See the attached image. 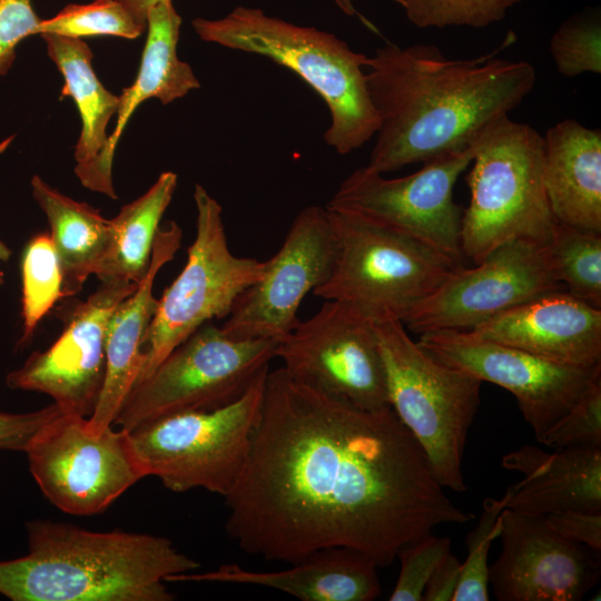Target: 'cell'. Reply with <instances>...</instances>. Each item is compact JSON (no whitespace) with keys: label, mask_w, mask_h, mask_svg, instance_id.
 <instances>
[{"label":"cell","mask_w":601,"mask_h":601,"mask_svg":"<svg viewBox=\"0 0 601 601\" xmlns=\"http://www.w3.org/2000/svg\"><path fill=\"white\" fill-rule=\"evenodd\" d=\"M30 185L50 227L62 274V297L73 296L108 255L115 238L111 220L90 205L61 194L39 176H33Z\"/></svg>","instance_id":"d4e9b609"},{"label":"cell","mask_w":601,"mask_h":601,"mask_svg":"<svg viewBox=\"0 0 601 601\" xmlns=\"http://www.w3.org/2000/svg\"><path fill=\"white\" fill-rule=\"evenodd\" d=\"M334 3L347 16H355L357 13L352 0H333ZM394 2L403 6L405 0H393Z\"/></svg>","instance_id":"60d3db41"},{"label":"cell","mask_w":601,"mask_h":601,"mask_svg":"<svg viewBox=\"0 0 601 601\" xmlns=\"http://www.w3.org/2000/svg\"><path fill=\"white\" fill-rule=\"evenodd\" d=\"M461 561L450 552L430 577L422 601H452L457 587Z\"/></svg>","instance_id":"f35d334b"},{"label":"cell","mask_w":601,"mask_h":601,"mask_svg":"<svg viewBox=\"0 0 601 601\" xmlns=\"http://www.w3.org/2000/svg\"><path fill=\"white\" fill-rule=\"evenodd\" d=\"M173 171L159 175L139 198L121 207L111 220L114 243L95 275L100 282L139 283L145 276L160 220L177 187Z\"/></svg>","instance_id":"4316f807"},{"label":"cell","mask_w":601,"mask_h":601,"mask_svg":"<svg viewBox=\"0 0 601 601\" xmlns=\"http://www.w3.org/2000/svg\"><path fill=\"white\" fill-rule=\"evenodd\" d=\"M194 200L196 236L183 270L157 300L142 339L135 385L200 326L214 318H226L238 296L260 279L266 268V260L231 253L223 208L199 184L195 185Z\"/></svg>","instance_id":"9c48e42d"},{"label":"cell","mask_w":601,"mask_h":601,"mask_svg":"<svg viewBox=\"0 0 601 601\" xmlns=\"http://www.w3.org/2000/svg\"><path fill=\"white\" fill-rule=\"evenodd\" d=\"M375 322L347 303L325 300L278 342L275 357L296 382L366 411L392 408Z\"/></svg>","instance_id":"7c38bea8"},{"label":"cell","mask_w":601,"mask_h":601,"mask_svg":"<svg viewBox=\"0 0 601 601\" xmlns=\"http://www.w3.org/2000/svg\"><path fill=\"white\" fill-rule=\"evenodd\" d=\"M20 344L28 343L45 315L62 297V274L49 233L31 237L21 258Z\"/></svg>","instance_id":"f1b7e54d"},{"label":"cell","mask_w":601,"mask_h":601,"mask_svg":"<svg viewBox=\"0 0 601 601\" xmlns=\"http://www.w3.org/2000/svg\"><path fill=\"white\" fill-rule=\"evenodd\" d=\"M497 52L450 59L433 45L377 48L365 66L378 117L367 166L385 174L462 151L509 116L533 90L536 71Z\"/></svg>","instance_id":"7a4b0ae2"},{"label":"cell","mask_w":601,"mask_h":601,"mask_svg":"<svg viewBox=\"0 0 601 601\" xmlns=\"http://www.w3.org/2000/svg\"><path fill=\"white\" fill-rule=\"evenodd\" d=\"M502 465L524 474L512 485L506 509L539 515L601 511V446H566L546 453L524 445L505 454Z\"/></svg>","instance_id":"603a6c76"},{"label":"cell","mask_w":601,"mask_h":601,"mask_svg":"<svg viewBox=\"0 0 601 601\" xmlns=\"http://www.w3.org/2000/svg\"><path fill=\"white\" fill-rule=\"evenodd\" d=\"M391 407L423 449L439 484L464 492L463 457L482 381L437 361L403 323L375 322Z\"/></svg>","instance_id":"8992f818"},{"label":"cell","mask_w":601,"mask_h":601,"mask_svg":"<svg viewBox=\"0 0 601 601\" xmlns=\"http://www.w3.org/2000/svg\"><path fill=\"white\" fill-rule=\"evenodd\" d=\"M41 20L31 0H0V76L12 67L18 43L37 35Z\"/></svg>","instance_id":"d590c367"},{"label":"cell","mask_w":601,"mask_h":601,"mask_svg":"<svg viewBox=\"0 0 601 601\" xmlns=\"http://www.w3.org/2000/svg\"><path fill=\"white\" fill-rule=\"evenodd\" d=\"M472 146L422 164L407 176L386 178L367 165L339 185L326 207L356 213L410 235L462 264L463 210L453 199L460 175L471 165Z\"/></svg>","instance_id":"4fadbf2b"},{"label":"cell","mask_w":601,"mask_h":601,"mask_svg":"<svg viewBox=\"0 0 601 601\" xmlns=\"http://www.w3.org/2000/svg\"><path fill=\"white\" fill-rule=\"evenodd\" d=\"M522 0H405L407 19L418 28L486 27Z\"/></svg>","instance_id":"d6a6232c"},{"label":"cell","mask_w":601,"mask_h":601,"mask_svg":"<svg viewBox=\"0 0 601 601\" xmlns=\"http://www.w3.org/2000/svg\"><path fill=\"white\" fill-rule=\"evenodd\" d=\"M366 554L347 548L317 551L279 571H252L235 563L207 572H189L169 582H216L258 585L303 601H372L381 593L376 569Z\"/></svg>","instance_id":"7402d4cb"},{"label":"cell","mask_w":601,"mask_h":601,"mask_svg":"<svg viewBox=\"0 0 601 601\" xmlns=\"http://www.w3.org/2000/svg\"><path fill=\"white\" fill-rule=\"evenodd\" d=\"M138 283L101 282L85 302L63 317V331L46 351L33 352L8 373L12 390L49 395L63 414L89 417L99 401L106 375V333L117 305Z\"/></svg>","instance_id":"e0dca14e"},{"label":"cell","mask_w":601,"mask_h":601,"mask_svg":"<svg viewBox=\"0 0 601 601\" xmlns=\"http://www.w3.org/2000/svg\"><path fill=\"white\" fill-rule=\"evenodd\" d=\"M181 17L173 0L160 1L147 14V40L136 80L122 89L114 131L106 149L87 165H76L75 173L83 187L117 199L112 183V161L125 126L136 108L149 98L168 105L198 89L200 82L191 67L177 55Z\"/></svg>","instance_id":"ffe728a7"},{"label":"cell","mask_w":601,"mask_h":601,"mask_svg":"<svg viewBox=\"0 0 601 601\" xmlns=\"http://www.w3.org/2000/svg\"><path fill=\"white\" fill-rule=\"evenodd\" d=\"M337 255L313 294L374 321H403L460 265L425 243L353 211L325 207Z\"/></svg>","instance_id":"52a82bcc"},{"label":"cell","mask_w":601,"mask_h":601,"mask_svg":"<svg viewBox=\"0 0 601 601\" xmlns=\"http://www.w3.org/2000/svg\"><path fill=\"white\" fill-rule=\"evenodd\" d=\"M336 255L326 208H303L279 249L266 260L260 279L236 299L221 332L234 339H283L300 321L297 311L304 297L331 276Z\"/></svg>","instance_id":"9a60e30c"},{"label":"cell","mask_w":601,"mask_h":601,"mask_svg":"<svg viewBox=\"0 0 601 601\" xmlns=\"http://www.w3.org/2000/svg\"><path fill=\"white\" fill-rule=\"evenodd\" d=\"M60 413L55 403L28 413L0 411V450L26 452L37 432Z\"/></svg>","instance_id":"8d00e7d4"},{"label":"cell","mask_w":601,"mask_h":601,"mask_svg":"<svg viewBox=\"0 0 601 601\" xmlns=\"http://www.w3.org/2000/svg\"><path fill=\"white\" fill-rule=\"evenodd\" d=\"M225 504L240 550L287 563L347 548L387 566L435 526L474 519L445 494L393 408L363 410L282 367L268 371L250 452Z\"/></svg>","instance_id":"6da1fadb"},{"label":"cell","mask_w":601,"mask_h":601,"mask_svg":"<svg viewBox=\"0 0 601 601\" xmlns=\"http://www.w3.org/2000/svg\"><path fill=\"white\" fill-rule=\"evenodd\" d=\"M509 486L501 499L486 497L476 526L466 538L467 556L461 563L460 578L452 601H489V553L500 536L501 514L512 494Z\"/></svg>","instance_id":"4dcf8cb0"},{"label":"cell","mask_w":601,"mask_h":601,"mask_svg":"<svg viewBox=\"0 0 601 601\" xmlns=\"http://www.w3.org/2000/svg\"><path fill=\"white\" fill-rule=\"evenodd\" d=\"M191 24L204 41L263 56L302 78L331 112L324 140L339 155L375 136L378 117L367 88V56L335 35L245 6L219 19L197 18Z\"/></svg>","instance_id":"277c9868"},{"label":"cell","mask_w":601,"mask_h":601,"mask_svg":"<svg viewBox=\"0 0 601 601\" xmlns=\"http://www.w3.org/2000/svg\"><path fill=\"white\" fill-rule=\"evenodd\" d=\"M28 552L0 561L11 601H171L166 583L200 563L166 538L96 532L48 520L27 523Z\"/></svg>","instance_id":"3957f363"},{"label":"cell","mask_w":601,"mask_h":601,"mask_svg":"<svg viewBox=\"0 0 601 601\" xmlns=\"http://www.w3.org/2000/svg\"><path fill=\"white\" fill-rule=\"evenodd\" d=\"M544 250L565 290L601 309V233L558 223Z\"/></svg>","instance_id":"83f0119b"},{"label":"cell","mask_w":601,"mask_h":601,"mask_svg":"<svg viewBox=\"0 0 601 601\" xmlns=\"http://www.w3.org/2000/svg\"><path fill=\"white\" fill-rule=\"evenodd\" d=\"M543 180L558 223L601 233V131L564 119L543 136Z\"/></svg>","instance_id":"cb8c5ba5"},{"label":"cell","mask_w":601,"mask_h":601,"mask_svg":"<svg viewBox=\"0 0 601 601\" xmlns=\"http://www.w3.org/2000/svg\"><path fill=\"white\" fill-rule=\"evenodd\" d=\"M40 36L65 80L60 99L71 97L80 114L82 126L75 146V160L77 165H87L107 147V126L117 114L119 96L98 80L91 65L92 51L81 38L53 33Z\"/></svg>","instance_id":"484cf974"},{"label":"cell","mask_w":601,"mask_h":601,"mask_svg":"<svg viewBox=\"0 0 601 601\" xmlns=\"http://www.w3.org/2000/svg\"><path fill=\"white\" fill-rule=\"evenodd\" d=\"M268 371L225 406L175 413L129 431L146 475L174 492L200 487L225 497L246 465Z\"/></svg>","instance_id":"ba28073f"},{"label":"cell","mask_w":601,"mask_h":601,"mask_svg":"<svg viewBox=\"0 0 601 601\" xmlns=\"http://www.w3.org/2000/svg\"><path fill=\"white\" fill-rule=\"evenodd\" d=\"M540 443L553 449L601 446V378L545 432Z\"/></svg>","instance_id":"e575fe53"},{"label":"cell","mask_w":601,"mask_h":601,"mask_svg":"<svg viewBox=\"0 0 601 601\" xmlns=\"http://www.w3.org/2000/svg\"><path fill=\"white\" fill-rule=\"evenodd\" d=\"M11 253L12 252L9 248V246L0 239V263L7 262L10 258ZM3 283H4L3 275L0 270V288L2 287Z\"/></svg>","instance_id":"b9f144b4"},{"label":"cell","mask_w":601,"mask_h":601,"mask_svg":"<svg viewBox=\"0 0 601 601\" xmlns=\"http://www.w3.org/2000/svg\"><path fill=\"white\" fill-rule=\"evenodd\" d=\"M121 1L130 12L136 17L138 21L146 24L147 14L151 7L160 1L165 0H119Z\"/></svg>","instance_id":"ab89813d"},{"label":"cell","mask_w":601,"mask_h":601,"mask_svg":"<svg viewBox=\"0 0 601 601\" xmlns=\"http://www.w3.org/2000/svg\"><path fill=\"white\" fill-rule=\"evenodd\" d=\"M500 538L489 568L499 601H580L600 579V552L561 536L544 515L504 509Z\"/></svg>","instance_id":"ac0fdd59"},{"label":"cell","mask_w":601,"mask_h":601,"mask_svg":"<svg viewBox=\"0 0 601 601\" xmlns=\"http://www.w3.org/2000/svg\"><path fill=\"white\" fill-rule=\"evenodd\" d=\"M146 30L119 0H95L88 4H68L50 19H42L37 35L53 33L70 38L116 36L136 39Z\"/></svg>","instance_id":"f546056e"},{"label":"cell","mask_w":601,"mask_h":601,"mask_svg":"<svg viewBox=\"0 0 601 601\" xmlns=\"http://www.w3.org/2000/svg\"><path fill=\"white\" fill-rule=\"evenodd\" d=\"M450 552V538L432 532L403 546L397 554L401 571L388 600L422 601L430 577Z\"/></svg>","instance_id":"836d02e7"},{"label":"cell","mask_w":601,"mask_h":601,"mask_svg":"<svg viewBox=\"0 0 601 601\" xmlns=\"http://www.w3.org/2000/svg\"><path fill=\"white\" fill-rule=\"evenodd\" d=\"M277 344L272 339H234L208 322L131 388L114 425L131 431L175 413L225 406L269 370Z\"/></svg>","instance_id":"30bf717a"},{"label":"cell","mask_w":601,"mask_h":601,"mask_svg":"<svg viewBox=\"0 0 601 601\" xmlns=\"http://www.w3.org/2000/svg\"><path fill=\"white\" fill-rule=\"evenodd\" d=\"M183 230L170 220L159 227L154 242L151 259L137 288L115 308L106 333V375L104 387L88 428L98 434L114 426L117 415L134 387L140 365L141 344L157 307L152 288L159 270L181 246Z\"/></svg>","instance_id":"44dd1931"},{"label":"cell","mask_w":601,"mask_h":601,"mask_svg":"<svg viewBox=\"0 0 601 601\" xmlns=\"http://www.w3.org/2000/svg\"><path fill=\"white\" fill-rule=\"evenodd\" d=\"M544 516L561 536L601 552V511L563 510Z\"/></svg>","instance_id":"74e56055"},{"label":"cell","mask_w":601,"mask_h":601,"mask_svg":"<svg viewBox=\"0 0 601 601\" xmlns=\"http://www.w3.org/2000/svg\"><path fill=\"white\" fill-rule=\"evenodd\" d=\"M470 203L461 218L463 257L480 263L500 245L525 239L545 246L555 220L543 180V136L504 116L471 145Z\"/></svg>","instance_id":"5b68a950"},{"label":"cell","mask_w":601,"mask_h":601,"mask_svg":"<svg viewBox=\"0 0 601 601\" xmlns=\"http://www.w3.org/2000/svg\"><path fill=\"white\" fill-rule=\"evenodd\" d=\"M556 70L564 77L601 73V26L595 14H578L564 21L550 40Z\"/></svg>","instance_id":"1f68e13d"},{"label":"cell","mask_w":601,"mask_h":601,"mask_svg":"<svg viewBox=\"0 0 601 601\" xmlns=\"http://www.w3.org/2000/svg\"><path fill=\"white\" fill-rule=\"evenodd\" d=\"M417 343L443 364L512 393L538 442L601 378V364L563 365L467 331L424 333Z\"/></svg>","instance_id":"5bb4252c"},{"label":"cell","mask_w":601,"mask_h":601,"mask_svg":"<svg viewBox=\"0 0 601 601\" xmlns=\"http://www.w3.org/2000/svg\"><path fill=\"white\" fill-rule=\"evenodd\" d=\"M24 453L43 495L79 516L104 512L147 476L129 431L111 426L96 434L78 415L60 413L47 422Z\"/></svg>","instance_id":"8fae6325"},{"label":"cell","mask_w":601,"mask_h":601,"mask_svg":"<svg viewBox=\"0 0 601 601\" xmlns=\"http://www.w3.org/2000/svg\"><path fill=\"white\" fill-rule=\"evenodd\" d=\"M564 289L544 246L525 239L504 243L472 268L457 266L403 321L407 331H470L542 294Z\"/></svg>","instance_id":"2e32d148"},{"label":"cell","mask_w":601,"mask_h":601,"mask_svg":"<svg viewBox=\"0 0 601 601\" xmlns=\"http://www.w3.org/2000/svg\"><path fill=\"white\" fill-rule=\"evenodd\" d=\"M467 332L563 365L601 364V309L565 289L542 294Z\"/></svg>","instance_id":"d6986e66"}]
</instances>
